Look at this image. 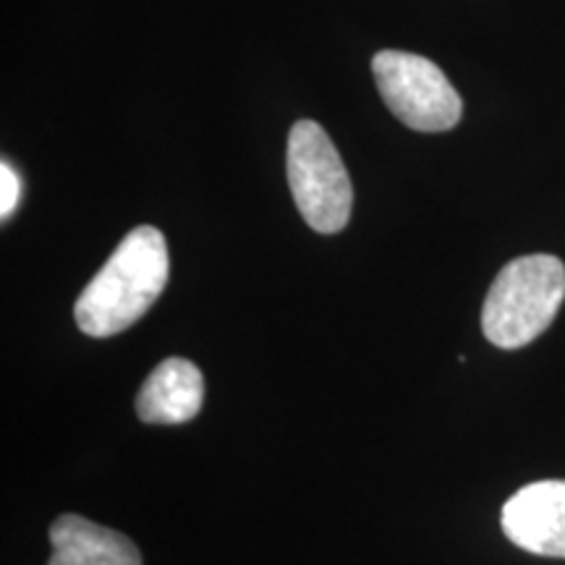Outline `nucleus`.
Wrapping results in <instances>:
<instances>
[{
    "instance_id": "nucleus-2",
    "label": "nucleus",
    "mask_w": 565,
    "mask_h": 565,
    "mask_svg": "<svg viewBox=\"0 0 565 565\" xmlns=\"http://www.w3.org/2000/svg\"><path fill=\"white\" fill-rule=\"evenodd\" d=\"M565 299V265L553 254H529L508 263L490 286L482 309L484 338L513 351L553 324Z\"/></svg>"
},
{
    "instance_id": "nucleus-7",
    "label": "nucleus",
    "mask_w": 565,
    "mask_h": 565,
    "mask_svg": "<svg viewBox=\"0 0 565 565\" xmlns=\"http://www.w3.org/2000/svg\"><path fill=\"white\" fill-rule=\"evenodd\" d=\"M51 545L53 557L47 565H141L139 550L129 536L76 513L53 521Z\"/></svg>"
},
{
    "instance_id": "nucleus-4",
    "label": "nucleus",
    "mask_w": 565,
    "mask_h": 565,
    "mask_svg": "<svg viewBox=\"0 0 565 565\" xmlns=\"http://www.w3.org/2000/svg\"><path fill=\"white\" fill-rule=\"evenodd\" d=\"M372 74L385 105L408 129L448 131L461 121V95L429 58L383 51L372 58Z\"/></svg>"
},
{
    "instance_id": "nucleus-8",
    "label": "nucleus",
    "mask_w": 565,
    "mask_h": 565,
    "mask_svg": "<svg viewBox=\"0 0 565 565\" xmlns=\"http://www.w3.org/2000/svg\"><path fill=\"white\" fill-rule=\"evenodd\" d=\"M21 196V179L9 162H0V217L9 221Z\"/></svg>"
},
{
    "instance_id": "nucleus-5",
    "label": "nucleus",
    "mask_w": 565,
    "mask_h": 565,
    "mask_svg": "<svg viewBox=\"0 0 565 565\" xmlns=\"http://www.w3.org/2000/svg\"><path fill=\"white\" fill-rule=\"evenodd\" d=\"M503 532L515 547L545 557H565V482L526 484L503 505Z\"/></svg>"
},
{
    "instance_id": "nucleus-1",
    "label": "nucleus",
    "mask_w": 565,
    "mask_h": 565,
    "mask_svg": "<svg viewBox=\"0 0 565 565\" xmlns=\"http://www.w3.org/2000/svg\"><path fill=\"white\" fill-rule=\"evenodd\" d=\"M168 273V244L158 228L139 225L126 233L76 301L74 317L82 333L92 338L124 333L160 299Z\"/></svg>"
},
{
    "instance_id": "nucleus-6",
    "label": "nucleus",
    "mask_w": 565,
    "mask_h": 565,
    "mask_svg": "<svg viewBox=\"0 0 565 565\" xmlns=\"http://www.w3.org/2000/svg\"><path fill=\"white\" fill-rule=\"evenodd\" d=\"M204 404V377L189 359L171 356L154 366L137 393V414L145 424H183Z\"/></svg>"
},
{
    "instance_id": "nucleus-3",
    "label": "nucleus",
    "mask_w": 565,
    "mask_h": 565,
    "mask_svg": "<svg viewBox=\"0 0 565 565\" xmlns=\"http://www.w3.org/2000/svg\"><path fill=\"white\" fill-rule=\"evenodd\" d=\"M288 186L309 228L338 233L351 221V179L320 124L299 121L288 134Z\"/></svg>"
}]
</instances>
